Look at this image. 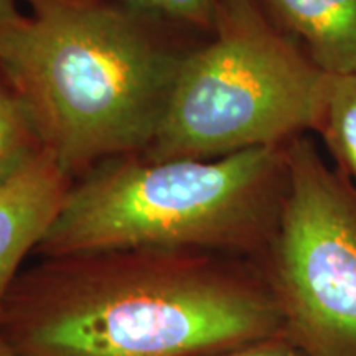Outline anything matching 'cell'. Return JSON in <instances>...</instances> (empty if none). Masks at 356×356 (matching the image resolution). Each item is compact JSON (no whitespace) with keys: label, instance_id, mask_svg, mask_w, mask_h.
Here are the masks:
<instances>
[{"label":"cell","instance_id":"obj_1","mask_svg":"<svg viewBox=\"0 0 356 356\" xmlns=\"http://www.w3.org/2000/svg\"><path fill=\"white\" fill-rule=\"evenodd\" d=\"M55 261L8 292L0 338L19 356H204L284 335L257 264L167 249Z\"/></svg>","mask_w":356,"mask_h":356},{"label":"cell","instance_id":"obj_2","mask_svg":"<svg viewBox=\"0 0 356 356\" xmlns=\"http://www.w3.org/2000/svg\"><path fill=\"white\" fill-rule=\"evenodd\" d=\"M0 25V74L68 173L154 140L180 58L101 0H24Z\"/></svg>","mask_w":356,"mask_h":356},{"label":"cell","instance_id":"obj_3","mask_svg":"<svg viewBox=\"0 0 356 356\" xmlns=\"http://www.w3.org/2000/svg\"><path fill=\"white\" fill-rule=\"evenodd\" d=\"M287 190L286 145L210 160L108 159L70 186L37 249L50 259L136 249L257 259Z\"/></svg>","mask_w":356,"mask_h":356},{"label":"cell","instance_id":"obj_4","mask_svg":"<svg viewBox=\"0 0 356 356\" xmlns=\"http://www.w3.org/2000/svg\"><path fill=\"white\" fill-rule=\"evenodd\" d=\"M215 38L178 60L145 160H210L318 131L330 76L257 0H216Z\"/></svg>","mask_w":356,"mask_h":356},{"label":"cell","instance_id":"obj_5","mask_svg":"<svg viewBox=\"0 0 356 356\" xmlns=\"http://www.w3.org/2000/svg\"><path fill=\"white\" fill-rule=\"evenodd\" d=\"M286 150V202L257 267L302 353L356 356V188L309 137Z\"/></svg>","mask_w":356,"mask_h":356},{"label":"cell","instance_id":"obj_6","mask_svg":"<svg viewBox=\"0 0 356 356\" xmlns=\"http://www.w3.org/2000/svg\"><path fill=\"white\" fill-rule=\"evenodd\" d=\"M70 173L50 150L0 186V315L20 262L37 249L70 190Z\"/></svg>","mask_w":356,"mask_h":356},{"label":"cell","instance_id":"obj_7","mask_svg":"<svg viewBox=\"0 0 356 356\" xmlns=\"http://www.w3.org/2000/svg\"><path fill=\"white\" fill-rule=\"evenodd\" d=\"M327 76L356 73V0H257Z\"/></svg>","mask_w":356,"mask_h":356},{"label":"cell","instance_id":"obj_8","mask_svg":"<svg viewBox=\"0 0 356 356\" xmlns=\"http://www.w3.org/2000/svg\"><path fill=\"white\" fill-rule=\"evenodd\" d=\"M337 168L356 188V73L330 76L317 131Z\"/></svg>","mask_w":356,"mask_h":356},{"label":"cell","instance_id":"obj_9","mask_svg":"<svg viewBox=\"0 0 356 356\" xmlns=\"http://www.w3.org/2000/svg\"><path fill=\"white\" fill-rule=\"evenodd\" d=\"M44 149L25 106L0 74V186L24 170Z\"/></svg>","mask_w":356,"mask_h":356},{"label":"cell","instance_id":"obj_10","mask_svg":"<svg viewBox=\"0 0 356 356\" xmlns=\"http://www.w3.org/2000/svg\"><path fill=\"white\" fill-rule=\"evenodd\" d=\"M127 6L162 13L202 29H215L216 0H119Z\"/></svg>","mask_w":356,"mask_h":356},{"label":"cell","instance_id":"obj_11","mask_svg":"<svg viewBox=\"0 0 356 356\" xmlns=\"http://www.w3.org/2000/svg\"><path fill=\"white\" fill-rule=\"evenodd\" d=\"M204 356H305L302 351L284 335L267 338V340L249 343L239 348L220 351Z\"/></svg>","mask_w":356,"mask_h":356},{"label":"cell","instance_id":"obj_12","mask_svg":"<svg viewBox=\"0 0 356 356\" xmlns=\"http://www.w3.org/2000/svg\"><path fill=\"white\" fill-rule=\"evenodd\" d=\"M17 15H19V10H17L13 0H0V25L15 19Z\"/></svg>","mask_w":356,"mask_h":356},{"label":"cell","instance_id":"obj_13","mask_svg":"<svg viewBox=\"0 0 356 356\" xmlns=\"http://www.w3.org/2000/svg\"><path fill=\"white\" fill-rule=\"evenodd\" d=\"M0 356H19V355H17L15 351H13L10 346H8L6 341L0 338Z\"/></svg>","mask_w":356,"mask_h":356}]
</instances>
